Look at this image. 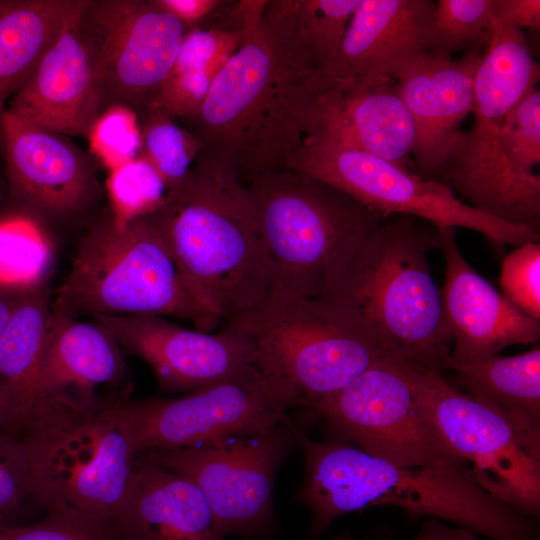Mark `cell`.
I'll use <instances>...</instances> for the list:
<instances>
[{"mask_svg": "<svg viewBox=\"0 0 540 540\" xmlns=\"http://www.w3.org/2000/svg\"><path fill=\"white\" fill-rule=\"evenodd\" d=\"M327 82L300 39L295 0L268 1L259 27L219 71L189 119L190 132L201 152L243 181L288 168Z\"/></svg>", "mask_w": 540, "mask_h": 540, "instance_id": "6da1fadb", "label": "cell"}, {"mask_svg": "<svg viewBox=\"0 0 540 540\" xmlns=\"http://www.w3.org/2000/svg\"><path fill=\"white\" fill-rule=\"evenodd\" d=\"M145 218L220 325L255 309L272 290L249 191L218 159L200 152L186 178Z\"/></svg>", "mask_w": 540, "mask_h": 540, "instance_id": "7a4b0ae2", "label": "cell"}, {"mask_svg": "<svg viewBox=\"0 0 540 540\" xmlns=\"http://www.w3.org/2000/svg\"><path fill=\"white\" fill-rule=\"evenodd\" d=\"M295 432L305 458L297 500L310 510L313 538L345 514L393 506L411 517L446 520L491 540H534L529 516L483 490L469 467H400L348 442H317L298 426Z\"/></svg>", "mask_w": 540, "mask_h": 540, "instance_id": "3957f363", "label": "cell"}, {"mask_svg": "<svg viewBox=\"0 0 540 540\" xmlns=\"http://www.w3.org/2000/svg\"><path fill=\"white\" fill-rule=\"evenodd\" d=\"M438 247L436 227L391 215L321 299L396 359L442 373L452 339L428 262V252Z\"/></svg>", "mask_w": 540, "mask_h": 540, "instance_id": "277c9868", "label": "cell"}, {"mask_svg": "<svg viewBox=\"0 0 540 540\" xmlns=\"http://www.w3.org/2000/svg\"><path fill=\"white\" fill-rule=\"evenodd\" d=\"M272 289L323 298L368 237L389 217L337 187L292 168L244 181Z\"/></svg>", "mask_w": 540, "mask_h": 540, "instance_id": "5b68a950", "label": "cell"}, {"mask_svg": "<svg viewBox=\"0 0 540 540\" xmlns=\"http://www.w3.org/2000/svg\"><path fill=\"white\" fill-rule=\"evenodd\" d=\"M225 325L246 340L260 383L286 411L312 409L388 354L328 301L281 289Z\"/></svg>", "mask_w": 540, "mask_h": 540, "instance_id": "8992f818", "label": "cell"}, {"mask_svg": "<svg viewBox=\"0 0 540 540\" xmlns=\"http://www.w3.org/2000/svg\"><path fill=\"white\" fill-rule=\"evenodd\" d=\"M539 65L523 32L491 17L474 80V122L459 131L431 180L474 209L507 223L540 228V175L518 174L499 143L507 112L537 87Z\"/></svg>", "mask_w": 540, "mask_h": 540, "instance_id": "52a82bcc", "label": "cell"}, {"mask_svg": "<svg viewBox=\"0 0 540 540\" xmlns=\"http://www.w3.org/2000/svg\"><path fill=\"white\" fill-rule=\"evenodd\" d=\"M52 309L79 319L149 314L192 322L213 332L220 322L190 289L153 225L110 216L82 238Z\"/></svg>", "mask_w": 540, "mask_h": 540, "instance_id": "ba28073f", "label": "cell"}, {"mask_svg": "<svg viewBox=\"0 0 540 540\" xmlns=\"http://www.w3.org/2000/svg\"><path fill=\"white\" fill-rule=\"evenodd\" d=\"M20 441L41 509L112 520L135 458L112 400L86 407L48 406Z\"/></svg>", "mask_w": 540, "mask_h": 540, "instance_id": "9c48e42d", "label": "cell"}, {"mask_svg": "<svg viewBox=\"0 0 540 540\" xmlns=\"http://www.w3.org/2000/svg\"><path fill=\"white\" fill-rule=\"evenodd\" d=\"M420 402L479 486L529 517L540 513V427L412 366Z\"/></svg>", "mask_w": 540, "mask_h": 540, "instance_id": "30bf717a", "label": "cell"}, {"mask_svg": "<svg viewBox=\"0 0 540 540\" xmlns=\"http://www.w3.org/2000/svg\"><path fill=\"white\" fill-rule=\"evenodd\" d=\"M310 411L325 420L337 439L394 465L444 471L469 467L425 412L412 366L390 354Z\"/></svg>", "mask_w": 540, "mask_h": 540, "instance_id": "8fae6325", "label": "cell"}, {"mask_svg": "<svg viewBox=\"0 0 540 540\" xmlns=\"http://www.w3.org/2000/svg\"><path fill=\"white\" fill-rule=\"evenodd\" d=\"M296 428L286 416L267 434L228 436L141 454L200 490L221 538L264 539L277 529L273 486L280 466L299 447Z\"/></svg>", "mask_w": 540, "mask_h": 540, "instance_id": "7c38bea8", "label": "cell"}, {"mask_svg": "<svg viewBox=\"0 0 540 540\" xmlns=\"http://www.w3.org/2000/svg\"><path fill=\"white\" fill-rule=\"evenodd\" d=\"M288 168L325 181L388 216L407 215L436 228L473 230L500 246L540 241L539 230L478 211L437 181L322 138L306 137L290 158Z\"/></svg>", "mask_w": 540, "mask_h": 540, "instance_id": "4fadbf2b", "label": "cell"}, {"mask_svg": "<svg viewBox=\"0 0 540 540\" xmlns=\"http://www.w3.org/2000/svg\"><path fill=\"white\" fill-rule=\"evenodd\" d=\"M100 99L143 121L155 107L185 25L155 0H87L76 19Z\"/></svg>", "mask_w": 540, "mask_h": 540, "instance_id": "5bb4252c", "label": "cell"}, {"mask_svg": "<svg viewBox=\"0 0 540 540\" xmlns=\"http://www.w3.org/2000/svg\"><path fill=\"white\" fill-rule=\"evenodd\" d=\"M136 455L273 431L287 416L257 376L214 384L177 398L113 400Z\"/></svg>", "mask_w": 540, "mask_h": 540, "instance_id": "9a60e30c", "label": "cell"}, {"mask_svg": "<svg viewBox=\"0 0 540 540\" xmlns=\"http://www.w3.org/2000/svg\"><path fill=\"white\" fill-rule=\"evenodd\" d=\"M122 351L143 359L163 393H190L257 376L246 340L230 326L217 333L191 330L163 316L136 314L93 319Z\"/></svg>", "mask_w": 540, "mask_h": 540, "instance_id": "2e32d148", "label": "cell"}, {"mask_svg": "<svg viewBox=\"0 0 540 540\" xmlns=\"http://www.w3.org/2000/svg\"><path fill=\"white\" fill-rule=\"evenodd\" d=\"M437 231L445 259L441 295L452 339L445 363L472 364L511 345L537 343L540 320L518 308L471 267L458 247L455 228Z\"/></svg>", "mask_w": 540, "mask_h": 540, "instance_id": "e0dca14e", "label": "cell"}, {"mask_svg": "<svg viewBox=\"0 0 540 540\" xmlns=\"http://www.w3.org/2000/svg\"><path fill=\"white\" fill-rule=\"evenodd\" d=\"M357 149L409 169L412 117L396 80L383 76L328 78L307 135Z\"/></svg>", "mask_w": 540, "mask_h": 540, "instance_id": "ac0fdd59", "label": "cell"}, {"mask_svg": "<svg viewBox=\"0 0 540 540\" xmlns=\"http://www.w3.org/2000/svg\"><path fill=\"white\" fill-rule=\"evenodd\" d=\"M485 47V46H484ZM484 47L453 60L431 50L417 57L397 77L396 88L415 127V173L431 180L472 112L474 80Z\"/></svg>", "mask_w": 540, "mask_h": 540, "instance_id": "d6986e66", "label": "cell"}, {"mask_svg": "<svg viewBox=\"0 0 540 540\" xmlns=\"http://www.w3.org/2000/svg\"><path fill=\"white\" fill-rule=\"evenodd\" d=\"M434 14L431 0H360L338 51L319 74L396 80L430 50Z\"/></svg>", "mask_w": 540, "mask_h": 540, "instance_id": "ffe728a7", "label": "cell"}, {"mask_svg": "<svg viewBox=\"0 0 540 540\" xmlns=\"http://www.w3.org/2000/svg\"><path fill=\"white\" fill-rule=\"evenodd\" d=\"M6 171L12 193L52 216L74 212L92 193L95 178L83 154L63 135L0 112Z\"/></svg>", "mask_w": 540, "mask_h": 540, "instance_id": "44dd1931", "label": "cell"}, {"mask_svg": "<svg viewBox=\"0 0 540 540\" xmlns=\"http://www.w3.org/2000/svg\"><path fill=\"white\" fill-rule=\"evenodd\" d=\"M78 15L4 110L53 133L87 137L101 107L90 62L77 31Z\"/></svg>", "mask_w": 540, "mask_h": 540, "instance_id": "7402d4cb", "label": "cell"}, {"mask_svg": "<svg viewBox=\"0 0 540 540\" xmlns=\"http://www.w3.org/2000/svg\"><path fill=\"white\" fill-rule=\"evenodd\" d=\"M112 522L120 540H223L200 490L141 453Z\"/></svg>", "mask_w": 540, "mask_h": 540, "instance_id": "603a6c76", "label": "cell"}, {"mask_svg": "<svg viewBox=\"0 0 540 540\" xmlns=\"http://www.w3.org/2000/svg\"><path fill=\"white\" fill-rule=\"evenodd\" d=\"M122 349L103 327L51 310L42 347L38 385L48 405L86 407L98 386L122 376Z\"/></svg>", "mask_w": 540, "mask_h": 540, "instance_id": "cb8c5ba5", "label": "cell"}, {"mask_svg": "<svg viewBox=\"0 0 540 540\" xmlns=\"http://www.w3.org/2000/svg\"><path fill=\"white\" fill-rule=\"evenodd\" d=\"M51 310L46 284L22 300L0 341V431L18 440L42 410L38 374Z\"/></svg>", "mask_w": 540, "mask_h": 540, "instance_id": "d4e9b609", "label": "cell"}, {"mask_svg": "<svg viewBox=\"0 0 540 540\" xmlns=\"http://www.w3.org/2000/svg\"><path fill=\"white\" fill-rule=\"evenodd\" d=\"M87 0H0V112Z\"/></svg>", "mask_w": 540, "mask_h": 540, "instance_id": "484cf974", "label": "cell"}, {"mask_svg": "<svg viewBox=\"0 0 540 540\" xmlns=\"http://www.w3.org/2000/svg\"><path fill=\"white\" fill-rule=\"evenodd\" d=\"M455 388L540 427V347L472 364L445 363Z\"/></svg>", "mask_w": 540, "mask_h": 540, "instance_id": "4316f807", "label": "cell"}, {"mask_svg": "<svg viewBox=\"0 0 540 540\" xmlns=\"http://www.w3.org/2000/svg\"><path fill=\"white\" fill-rule=\"evenodd\" d=\"M50 245L31 219H0V288L32 291L48 284L52 265Z\"/></svg>", "mask_w": 540, "mask_h": 540, "instance_id": "83f0119b", "label": "cell"}, {"mask_svg": "<svg viewBox=\"0 0 540 540\" xmlns=\"http://www.w3.org/2000/svg\"><path fill=\"white\" fill-rule=\"evenodd\" d=\"M143 156L158 172L167 189L188 175L202 146L195 136L172 117L154 107L142 121Z\"/></svg>", "mask_w": 540, "mask_h": 540, "instance_id": "f1b7e54d", "label": "cell"}, {"mask_svg": "<svg viewBox=\"0 0 540 540\" xmlns=\"http://www.w3.org/2000/svg\"><path fill=\"white\" fill-rule=\"evenodd\" d=\"M360 0H295L300 39L319 71L338 51Z\"/></svg>", "mask_w": 540, "mask_h": 540, "instance_id": "f546056e", "label": "cell"}, {"mask_svg": "<svg viewBox=\"0 0 540 540\" xmlns=\"http://www.w3.org/2000/svg\"><path fill=\"white\" fill-rule=\"evenodd\" d=\"M493 0H438L435 3L430 50L446 56L484 47Z\"/></svg>", "mask_w": 540, "mask_h": 540, "instance_id": "4dcf8cb0", "label": "cell"}, {"mask_svg": "<svg viewBox=\"0 0 540 540\" xmlns=\"http://www.w3.org/2000/svg\"><path fill=\"white\" fill-rule=\"evenodd\" d=\"M106 186L111 217L118 224L149 215L162 205L168 193L161 176L141 155L111 170Z\"/></svg>", "mask_w": 540, "mask_h": 540, "instance_id": "1f68e13d", "label": "cell"}, {"mask_svg": "<svg viewBox=\"0 0 540 540\" xmlns=\"http://www.w3.org/2000/svg\"><path fill=\"white\" fill-rule=\"evenodd\" d=\"M501 150L520 175L533 176L540 163V92L533 88L505 115L500 127Z\"/></svg>", "mask_w": 540, "mask_h": 540, "instance_id": "d6a6232c", "label": "cell"}, {"mask_svg": "<svg viewBox=\"0 0 540 540\" xmlns=\"http://www.w3.org/2000/svg\"><path fill=\"white\" fill-rule=\"evenodd\" d=\"M137 114L121 105L103 110L87 138L92 154L110 171L135 160L142 152V127Z\"/></svg>", "mask_w": 540, "mask_h": 540, "instance_id": "836d02e7", "label": "cell"}, {"mask_svg": "<svg viewBox=\"0 0 540 540\" xmlns=\"http://www.w3.org/2000/svg\"><path fill=\"white\" fill-rule=\"evenodd\" d=\"M0 540H120L112 520L99 519L66 509L45 511L42 520L12 526Z\"/></svg>", "mask_w": 540, "mask_h": 540, "instance_id": "e575fe53", "label": "cell"}, {"mask_svg": "<svg viewBox=\"0 0 540 540\" xmlns=\"http://www.w3.org/2000/svg\"><path fill=\"white\" fill-rule=\"evenodd\" d=\"M499 282L518 308L540 320V243L517 246L503 260Z\"/></svg>", "mask_w": 540, "mask_h": 540, "instance_id": "d590c367", "label": "cell"}, {"mask_svg": "<svg viewBox=\"0 0 540 540\" xmlns=\"http://www.w3.org/2000/svg\"><path fill=\"white\" fill-rule=\"evenodd\" d=\"M28 502L39 507L25 447L20 440L0 431V521L11 527V520Z\"/></svg>", "mask_w": 540, "mask_h": 540, "instance_id": "8d00e7d4", "label": "cell"}, {"mask_svg": "<svg viewBox=\"0 0 540 540\" xmlns=\"http://www.w3.org/2000/svg\"><path fill=\"white\" fill-rule=\"evenodd\" d=\"M492 17L511 28L538 30L540 27V1L493 0Z\"/></svg>", "mask_w": 540, "mask_h": 540, "instance_id": "74e56055", "label": "cell"}, {"mask_svg": "<svg viewBox=\"0 0 540 540\" xmlns=\"http://www.w3.org/2000/svg\"><path fill=\"white\" fill-rule=\"evenodd\" d=\"M156 3L178 18L185 26L196 23L215 10L219 0H155Z\"/></svg>", "mask_w": 540, "mask_h": 540, "instance_id": "f35d334b", "label": "cell"}, {"mask_svg": "<svg viewBox=\"0 0 540 540\" xmlns=\"http://www.w3.org/2000/svg\"><path fill=\"white\" fill-rule=\"evenodd\" d=\"M411 540H478L477 534L460 526L450 527L439 519L427 521Z\"/></svg>", "mask_w": 540, "mask_h": 540, "instance_id": "ab89813d", "label": "cell"}, {"mask_svg": "<svg viewBox=\"0 0 540 540\" xmlns=\"http://www.w3.org/2000/svg\"><path fill=\"white\" fill-rule=\"evenodd\" d=\"M32 291L24 292L0 288V341L7 330L17 307Z\"/></svg>", "mask_w": 540, "mask_h": 540, "instance_id": "60d3db41", "label": "cell"}, {"mask_svg": "<svg viewBox=\"0 0 540 540\" xmlns=\"http://www.w3.org/2000/svg\"><path fill=\"white\" fill-rule=\"evenodd\" d=\"M333 540H354V539L352 538V536L350 534L343 533V534L339 535L338 537H336Z\"/></svg>", "mask_w": 540, "mask_h": 540, "instance_id": "b9f144b4", "label": "cell"}, {"mask_svg": "<svg viewBox=\"0 0 540 540\" xmlns=\"http://www.w3.org/2000/svg\"><path fill=\"white\" fill-rule=\"evenodd\" d=\"M7 528L9 527L5 525L2 521H0V533L6 530Z\"/></svg>", "mask_w": 540, "mask_h": 540, "instance_id": "7bdbcfd3", "label": "cell"}]
</instances>
